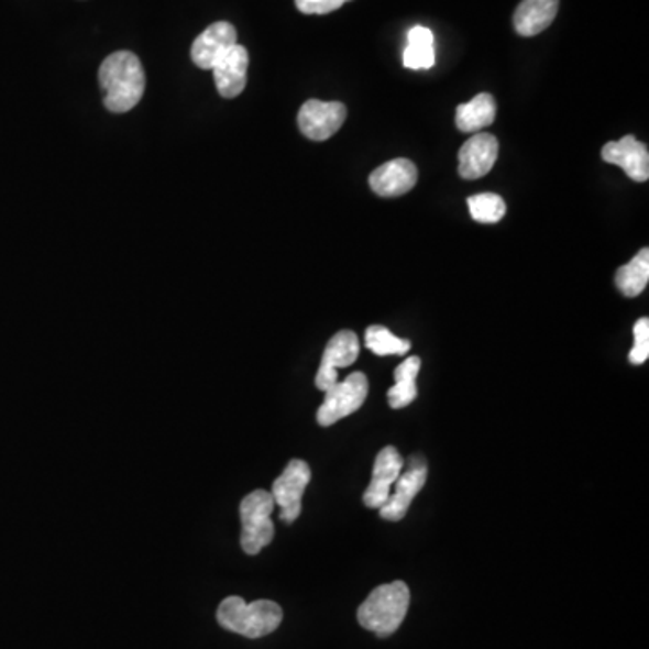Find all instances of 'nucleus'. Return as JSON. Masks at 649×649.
<instances>
[{
  "mask_svg": "<svg viewBox=\"0 0 649 649\" xmlns=\"http://www.w3.org/2000/svg\"><path fill=\"white\" fill-rule=\"evenodd\" d=\"M100 86L106 92L107 109L123 114L134 109L145 92V70L140 58L130 51L107 56L100 67Z\"/></svg>",
  "mask_w": 649,
  "mask_h": 649,
  "instance_id": "1",
  "label": "nucleus"
},
{
  "mask_svg": "<svg viewBox=\"0 0 649 649\" xmlns=\"http://www.w3.org/2000/svg\"><path fill=\"white\" fill-rule=\"evenodd\" d=\"M410 606V588L403 581L381 584L358 609V620L363 628L377 637H388L403 625Z\"/></svg>",
  "mask_w": 649,
  "mask_h": 649,
  "instance_id": "2",
  "label": "nucleus"
},
{
  "mask_svg": "<svg viewBox=\"0 0 649 649\" xmlns=\"http://www.w3.org/2000/svg\"><path fill=\"white\" fill-rule=\"evenodd\" d=\"M284 619V612L273 601H255L248 605L242 597L231 595L220 603L217 620L222 628L248 639L273 634Z\"/></svg>",
  "mask_w": 649,
  "mask_h": 649,
  "instance_id": "3",
  "label": "nucleus"
},
{
  "mask_svg": "<svg viewBox=\"0 0 649 649\" xmlns=\"http://www.w3.org/2000/svg\"><path fill=\"white\" fill-rule=\"evenodd\" d=\"M275 499L270 491L256 490L245 496L240 504L242 535L240 544L245 554L256 556L275 538V524L271 515L275 510Z\"/></svg>",
  "mask_w": 649,
  "mask_h": 649,
  "instance_id": "4",
  "label": "nucleus"
},
{
  "mask_svg": "<svg viewBox=\"0 0 649 649\" xmlns=\"http://www.w3.org/2000/svg\"><path fill=\"white\" fill-rule=\"evenodd\" d=\"M369 397V380L363 372L350 374L345 381H338L324 392L323 405L318 410V422L323 428L336 425L338 420L360 410Z\"/></svg>",
  "mask_w": 649,
  "mask_h": 649,
  "instance_id": "5",
  "label": "nucleus"
},
{
  "mask_svg": "<svg viewBox=\"0 0 649 649\" xmlns=\"http://www.w3.org/2000/svg\"><path fill=\"white\" fill-rule=\"evenodd\" d=\"M310 482V468L304 460H290L284 473L273 484V499L280 505V519L293 524L301 515V498Z\"/></svg>",
  "mask_w": 649,
  "mask_h": 649,
  "instance_id": "6",
  "label": "nucleus"
},
{
  "mask_svg": "<svg viewBox=\"0 0 649 649\" xmlns=\"http://www.w3.org/2000/svg\"><path fill=\"white\" fill-rule=\"evenodd\" d=\"M346 107L340 101H305L298 112V127L310 141H327L343 127Z\"/></svg>",
  "mask_w": 649,
  "mask_h": 649,
  "instance_id": "7",
  "label": "nucleus"
},
{
  "mask_svg": "<svg viewBox=\"0 0 649 649\" xmlns=\"http://www.w3.org/2000/svg\"><path fill=\"white\" fill-rule=\"evenodd\" d=\"M360 358V340L352 330H341L332 336L324 346L320 370L316 374V388L321 392L332 388L338 383V369L354 365Z\"/></svg>",
  "mask_w": 649,
  "mask_h": 649,
  "instance_id": "8",
  "label": "nucleus"
},
{
  "mask_svg": "<svg viewBox=\"0 0 649 649\" xmlns=\"http://www.w3.org/2000/svg\"><path fill=\"white\" fill-rule=\"evenodd\" d=\"M428 479V468L422 457H414L408 462V471L395 482V491L380 507L381 518L388 521H400L410 509L415 496L419 495Z\"/></svg>",
  "mask_w": 649,
  "mask_h": 649,
  "instance_id": "9",
  "label": "nucleus"
},
{
  "mask_svg": "<svg viewBox=\"0 0 649 649\" xmlns=\"http://www.w3.org/2000/svg\"><path fill=\"white\" fill-rule=\"evenodd\" d=\"M235 45V28L230 22H216L195 38L191 45V61L199 69L211 70Z\"/></svg>",
  "mask_w": 649,
  "mask_h": 649,
  "instance_id": "10",
  "label": "nucleus"
},
{
  "mask_svg": "<svg viewBox=\"0 0 649 649\" xmlns=\"http://www.w3.org/2000/svg\"><path fill=\"white\" fill-rule=\"evenodd\" d=\"M603 161L617 165L625 170L629 179L646 183L649 179L648 146L640 143L635 135L628 134L619 141H609L603 146Z\"/></svg>",
  "mask_w": 649,
  "mask_h": 649,
  "instance_id": "11",
  "label": "nucleus"
},
{
  "mask_svg": "<svg viewBox=\"0 0 649 649\" xmlns=\"http://www.w3.org/2000/svg\"><path fill=\"white\" fill-rule=\"evenodd\" d=\"M403 468H405V459L394 446H386L380 451L375 459L372 482L363 496L366 507L380 509L381 505L385 504L392 495V485L399 479Z\"/></svg>",
  "mask_w": 649,
  "mask_h": 649,
  "instance_id": "12",
  "label": "nucleus"
},
{
  "mask_svg": "<svg viewBox=\"0 0 649 649\" xmlns=\"http://www.w3.org/2000/svg\"><path fill=\"white\" fill-rule=\"evenodd\" d=\"M498 140L487 132H480L465 141L459 152V174L464 179H480L490 174L498 160Z\"/></svg>",
  "mask_w": 649,
  "mask_h": 649,
  "instance_id": "13",
  "label": "nucleus"
},
{
  "mask_svg": "<svg viewBox=\"0 0 649 649\" xmlns=\"http://www.w3.org/2000/svg\"><path fill=\"white\" fill-rule=\"evenodd\" d=\"M417 177L419 172L410 160H394L375 168L370 175L369 183L374 194L385 199H394L414 190Z\"/></svg>",
  "mask_w": 649,
  "mask_h": 649,
  "instance_id": "14",
  "label": "nucleus"
},
{
  "mask_svg": "<svg viewBox=\"0 0 649 649\" xmlns=\"http://www.w3.org/2000/svg\"><path fill=\"white\" fill-rule=\"evenodd\" d=\"M248 67H250V53L244 45L237 44L231 47L219 64L213 67L217 90L222 98H237L245 89L248 84Z\"/></svg>",
  "mask_w": 649,
  "mask_h": 649,
  "instance_id": "15",
  "label": "nucleus"
},
{
  "mask_svg": "<svg viewBox=\"0 0 649 649\" xmlns=\"http://www.w3.org/2000/svg\"><path fill=\"white\" fill-rule=\"evenodd\" d=\"M558 8L560 0H521L513 16L516 33L521 36L540 35L554 22Z\"/></svg>",
  "mask_w": 649,
  "mask_h": 649,
  "instance_id": "16",
  "label": "nucleus"
},
{
  "mask_svg": "<svg viewBox=\"0 0 649 649\" xmlns=\"http://www.w3.org/2000/svg\"><path fill=\"white\" fill-rule=\"evenodd\" d=\"M496 118V101L487 92L475 96L473 100L457 107L454 123L459 127L460 132H479L485 127L493 125Z\"/></svg>",
  "mask_w": 649,
  "mask_h": 649,
  "instance_id": "17",
  "label": "nucleus"
},
{
  "mask_svg": "<svg viewBox=\"0 0 649 649\" xmlns=\"http://www.w3.org/2000/svg\"><path fill=\"white\" fill-rule=\"evenodd\" d=\"M420 372V358L411 355L395 369V385L388 389V403L394 410L405 408L417 399V375Z\"/></svg>",
  "mask_w": 649,
  "mask_h": 649,
  "instance_id": "18",
  "label": "nucleus"
},
{
  "mask_svg": "<svg viewBox=\"0 0 649 649\" xmlns=\"http://www.w3.org/2000/svg\"><path fill=\"white\" fill-rule=\"evenodd\" d=\"M406 69H430L435 65V36L425 25L408 31V45L403 56Z\"/></svg>",
  "mask_w": 649,
  "mask_h": 649,
  "instance_id": "19",
  "label": "nucleus"
},
{
  "mask_svg": "<svg viewBox=\"0 0 649 649\" xmlns=\"http://www.w3.org/2000/svg\"><path fill=\"white\" fill-rule=\"evenodd\" d=\"M649 282V250L639 251L629 264L615 273V284L626 298H637Z\"/></svg>",
  "mask_w": 649,
  "mask_h": 649,
  "instance_id": "20",
  "label": "nucleus"
},
{
  "mask_svg": "<svg viewBox=\"0 0 649 649\" xmlns=\"http://www.w3.org/2000/svg\"><path fill=\"white\" fill-rule=\"evenodd\" d=\"M366 346L372 350L375 355H405L410 352L411 341L403 340L397 336L392 334L386 327L381 324H372L366 329L365 334Z\"/></svg>",
  "mask_w": 649,
  "mask_h": 649,
  "instance_id": "21",
  "label": "nucleus"
},
{
  "mask_svg": "<svg viewBox=\"0 0 649 649\" xmlns=\"http://www.w3.org/2000/svg\"><path fill=\"white\" fill-rule=\"evenodd\" d=\"M468 208L476 222L496 224L507 213L505 200L496 194H479L468 199Z\"/></svg>",
  "mask_w": 649,
  "mask_h": 649,
  "instance_id": "22",
  "label": "nucleus"
},
{
  "mask_svg": "<svg viewBox=\"0 0 649 649\" xmlns=\"http://www.w3.org/2000/svg\"><path fill=\"white\" fill-rule=\"evenodd\" d=\"M635 345L629 352L631 365H642L649 358V320L640 318L634 327Z\"/></svg>",
  "mask_w": 649,
  "mask_h": 649,
  "instance_id": "23",
  "label": "nucleus"
},
{
  "mask_svg": "<svg viewBox=\"0 0 649 649\" xmlns=\"http://www.w3.org/2000/svg\"><path fill=\"white\" fill-rule=\"evenodd\" d=\"M296 8L305 15H327L332 11L340 10L341 6L350 0H295Z\"/></svg>",
  "mask_w": 649,
  "mask_h": 649,
  "instance_id": "24",
  "label": "nucleus"
}]
</instances>
